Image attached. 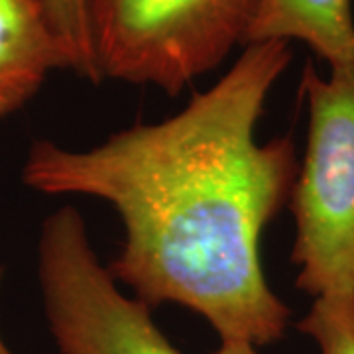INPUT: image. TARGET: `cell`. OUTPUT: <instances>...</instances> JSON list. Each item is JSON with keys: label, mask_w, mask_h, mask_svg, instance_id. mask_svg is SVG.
Masks as SVG:
<instances>
[{"label": "cell", "mask_w": 354, "mask_h": 354, "mask_svg": "<svg viewBox=\"0 0 354 354\" xmlns=\"http://www.w3.org/2000/svg\"><path fill=\"white\" fill-rule=\"evenodd\" d=\"M50 24L65 48L69 69L91 83H101L88 39L83 0H44Z\"/></svg>", "instance_id": "cell-8"}, {"label": "cell", "mask_w": 354, "mask_h": 354, "mask_svg": "<svg viewBox=\"0 0 354 354\" xmlns=\"http://www.w3.org/2000/svg\"><path fill=\"white\" fill-rule=\"evenodd\" d=\"M301 41L329 69L354 67L353 0H260L248 44Z\"/></svg>", "instance_id": "cell-6"}, {"label": "cell", "mask_w": 354, "mask_h": 354, "mask_svg": "<svg viewBox=\"0 0 354 354\" xmlns=\"http://www.w3.org/2000/svg\"><path fill=\"white\" fill-rule=\"evenodd\" d=\"M55 69L69 59L44 0H0V118L32 101Z\"/></svg>", "instance_id": "cell-5"}, {"label": "cell", "mask_w": 354, "mask_h": 354, "mask_svg": "<svg viewBox=\"0 0 354 354\" xmlns=\"http://www.w3.org/2000/svg\"><path fill=\"white\" fill-rule=\"evenodd\" d=\"M38 281L57 354H181L150 307L128 297L101 264L87 223L73 207L41 223Z\"/></svg>", "instance_id": "cell-4"}, {"label": "cell", "mask_w": 354, "mask_h": 354, "mask_svg": "<svg viewBox=\"0 0 354 354\" xmlns=\"http://www.w3.org/2000/svg\"><path fill=\"white\" fill-rule=\"evenodd\" d=\"M0 281H2V268H0ZM0 354H14L6 344H4V341H2V337H0Z\"/></svg>", "instance_id": "cell-10"}, {"label": "cell", "mask_w": 354, "mask_h": 354, "mask_svg": "<svg viewBox=\"0 0 354 354\" xmlns=\"http://www.w3.org/2000/svg\"><path fill=\"white\" fill-rule=\"evenodd\" d=\"M297 330L315 341L319 354H354V295L315 297Z\"/></svg>", "instance_id": "cell-7"}, {"label": "cell", "mask_w": 354, "mask_h": 354, "mask_svg": "<svg viewBox=\"0 0 354 354\" xmlns=\"http://www.w3.org/2000/svg\"><path fill=\"white\" fill-rule=\"evenodd\" d=\"M291 55L288 41L248 44L177 114L87 150L34 142L22 181L113 207L124 242L106 268L142 304L187 307L221 342L279 341L291 313L266 279L262 236L290 203L299 162L291 138L258 142L256 124Z\"/></svg>", "instance_id": "cell-1"}, {"label": "cell", "mask_w": 354, "mask_h": 354, "mask_svg": "<svg viewBox=\"0 0 354 354\" xmlns=\"http://www.w3.org/2000/svg\"><path fill=\"white\" fill-rule=\"evenodd\" d=\"M307 146L290 195L297 290L354 295V67L323 77L305 65Z\"/></svg>", "instance_id": "cell-2"}, {"label": "cell", "mask_w": 354, "mask_h": 354, "mask_svg": "<svg viewBox=\"0 0 354 354\" xmlns=\"http://www.w3.org/2000/svg\"><path fill=\"white\" fill-rule=\"evenodd\" d=\"M101 81L176 97L246 46L260 0H83Z\"/></svg>", "instance_id": "cell-3"}, {"label": "cell", "mask_w": 354, "mask_h": 354, "mask_svg": "<svg viewBox=\"0 0 354 354\" xmlns=\"http://www.w3.org/2000/svg\"><path fill=\"white\" fill-rule=\"evenodd\" d=\"M213 354H256V348L252 344H246V342L225 341L221 342V346Z\"/></svg>", "instance_id": "cell-9"}]
</instances>
